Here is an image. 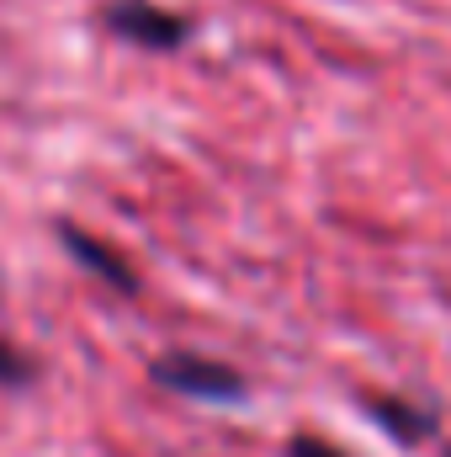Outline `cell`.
Listing matches in <instances>:
<instances>
[{
  "label": "cell",
  "instance_id": "6da1fadb",
  "mask_svg": "<svg viewBox=\"0 0 451 457\" xmlns=\"http://www.w3.org/2000/svg\"><path fill=\"white\" fill-rule=\"evenodd\" d=\"M102 27L112 37H122V43L154 48V54H176L192 37V21L181 11H170V5H154V0H112L102 11Z\"/></svg>",
  "mask_w": 451,
  "mask_h": 457
},
{
  "label": "cell",
  "instance_id": "7a4b0ae2",
  "mask_svg": "<svg viewBox=\"0 0 451 457\" xmlns=\"http://www.w3.org/2000/svg\"><path fill=\"white\" fill-rule=\"evenodd\" d=\"M149 378L170 394H186V399H213V404H228L244 394V378L228 367V361H213V356H197V351H170L149 367Z\"/></svg>",
  "mask_w": 451,
  "mask_h": 457
},
{
  "label": "cell",
  "instance_id": "3957f363",
  "mask_svg": "<svg viewBox=\"0 0 451 457\" xmlns=\"http://www.w3.org/2000/svg\"><path fill=\"white\" fill-rule=\"evenodd\" d=\"M59 239H64V250H70L91 277H102L107 287H117V293H138V271L122 261V250H112L107 239L86 234L80 224H59Z\"/></svg>",
  "mask_w": 451,
  "mask_h": 457
},
{
  "label": "cell",
  "instance_id": "277c9868",
  "mask_svg": "<svg viewBox=\"0 0 451 457\" xmlns=\"http://www.w3.org/2000/svg\"><path fill=\"white\" fill-rule=\"evenodd\" d=\"M361 404H366V410H372V420H377L388 436H398L404 447H414V442H425V436L436 431V415H430V410H420V404H409V399H393V394H366Z\"/></svg>",
  "mask_w": 451,
  "mask_h": 457
},
{
  "label": "cell",
  "instance_id": "5b68a950",
  "mask_svg": "<svg viewBox=\"0 0 451 457\" xmlns=\"http://www.w3.org/2000/svg\"><path fill=\"white\" fill-rule=\"evenodd\" d=\"M32 372H37V367H32V356H27V351H16V345L0 336V388H21V383H32Z\"/></svg>",
  "mask_w": 451,
  "mask_h": 457
},
{
  "label": "cell",
  "instance_id": "8992f818",
  "mask_svg": "<svg viewBox=\"0 0 451 457\" xmlns=\"http://www.w3.org/2000/svg\"><path fill=\"white\" fill-rule=\"evenodd\" d=\"M287 457H345L335 442H324V436H292V447Z\"/></svg>",
  "mask_w": 451,
  "mask_h": 457
},
{
  "label": "cell",
  "instance_id": "52a82bcc",
  "mask_svg": "<svg viewBox=\"0 0 451 457\" xmlns=\"http://www.w3.org/2000/svg\"><path fill=\"white\" fill-rule=\"evenodd\" d=\"M447 457H451V453H447Z\"/></svg>",
  "mask_w": 451,
  "mask_h": 457
}]
</instances>
